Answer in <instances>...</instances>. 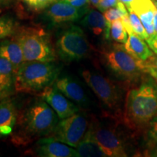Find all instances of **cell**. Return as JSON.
I'll list each match as a JSON object with an SVG mask.
<instances>
[{"label":"cell","instance_id":"cell-1","mask_svg":"<svg viewBox=\"0 0 157 157\" xmlns=\"http://www.w3.org/2000/svg\"><path fill=\"white\" fill-rule=\"evenodd\" d=\"M58 122V115L47 102L34 101L18 113L15 143L25 145L37 138L49 136Z\"/></svg>","mask_w":157,"mask_h":157},{"label":"cell","instance_id":"cell-2","mask_svg":"<svg viewBox=\"0 0 157 157\" xmlns=\"http://www.w3.org/2000/svg\"><path fill=\"white\" fill-rule=\"evenodd\" d=\"M157 117V89L151 84H143L130 90L125 100L123 123L135 132L146 129L149 123Z\"/></svg>","mask_w":157,"mask_h":157},{"label":"cell","instance_id":"cell-3","mask_svg":"<svg viewBox=\"0 0 157 157\" xmlns=\"http://www.w3.org/2000/svg\"><path fill=\"white\" fill-rule=\"evenodd\" d=\"M60 71V68L53 62H24L15 74V90L19 93H42L54 84Z\"/></svg>","mask_w":157,"mask_h":157},{"label":"cell","instance_id":"cell-4","mask_svg":"<svg viewBox=\"0 0 157 157\" xmlns=\"http://www.w3.org/2000/svg\"><path fill=\"white\" fill-rule=\"evenodd\" d=\"M101 55L105 66L123 81L134 82L146 73L144 61L135 58L121 43H113L102 49Z\"/></svg>","mask_w":157,"mask_h":157},{"label":"cell","instance_id":"cell-5","mask_svg":"<svg viewBox=\"0 0 157 157\" xmlns=\"http://www.w3.org/2000/svg\"><path fill=\"white\" fill-rule=\"evenodd\" d=\"M15 39L22 48L24 62H54L56 54L50 36L39 27L19 28Z\"/></svg>","mask_w":157,"mask_h":157},{"label":"cell","instance_id":"cell-6","mask_svg":"<svg viewBox=\"0 0 157 157\" xmlns=\"http://www.w3.org/2000/svg\"><path fill=\"white\" fill-rule=\"evenodd\" d=\"M82 76L103 106L116 117H122V96L117 84L110 78L90 70L83 71Z\"/></svg>","mask_w":157,"mask_h":157},{"label":"cell","instance_id":"cell-7","mask_svg":"<svg viewBox=\"0 0 157 157\" xmlns=\"http://www.w3.org/2000/svg\"><path fill=\"white\" fill-rule=\"evenodd\" d=\"M57 53L66 62L78 61L87 58L91 51V46L83 30L73 25L65 31L56 43Z\"/></svg>","mask_w":157,"mask_h":157},{"label":"cell","instance_id":"cell-8","mask_svg":"<svg viewBox=\"0 0 157 157\" xmlns=\"http://www.w3.org/2000/svg\"><path fill=\"white\" fill-rule=\"evenodd\" d=\"M87 135L98 143L106 156H128L124 138L113 127H107L96 121L90 125Z\"/></svg>","mask_w":157,"mask_h":157},{"label":"cell","instance_id":"cell-9","mask_svg":"<svg viewBox=\"0 0 157 157\" xmlns=\"http://www.w3.org/2000/svg\"><path fill=\"white\" fill-rule=\"evenodd\" d=\"M89 128L90 124L87 117L77 112L58 121L54 130L48 137L76 148L83 140Z\"/></svg>","mask_w":157,"mask_h":157},{"label":"cell","instance_id":"cell-10","mask_svg":"<svg viewBox=\"0 0 157 157\" xmlns=\"http://www.w3.org/2000/svg\"><path fill=\"white\" fill-rule=\"evenodd\" d=\"M40 96L56 111L60 119H66L78 112V107L55 85L45 88L40 93Z\"/></svg>","mask_w":157,"mask_h":157},{"label":"cell","instance_id":"cell-11","mask_svg":"<svg viewBox=\"0 0 157 157\" xmlns=\"http://www.w3.org/2000/svg\"><path fill=\"white\" fill-rule=\"evenodd\" d=\"M35 151L37 156L43 157H78V152L73 147L52 137H44L38 141Z\"/></svg>","mask_w":157,"mask_h":157},{"label":"cell","instance_id":"cell-12","mask_svg":"<svg viewBox=\"0 0 157 157\" xmlns=\"http://www.w3.org/2000/svg\"><path fill=\"white\" fill-rule=\"evenodd\" d=\"M82 15L79 10L66 0L55 2L48 7L46 12L47 17L54 24L76 21Z\"/></svg>","mask_w":157,"mask_h":157},{"label":"cell","instance_id":"cell-13","mask_svg":"<svg viewBox=\"0 0 157 157\" xmlns=\"http://www.w3.org/2000/svg\"><path fill=\"white\" fill-rule=\"evenodd\" d=\"M54 85L68 99L81 106H87L90 101L83 87L71 76H63L55 82Z\"/></svg>","mask_w":157,"mask_h":157},{"label":"cell","instance_id":"cell-14","mask_svg":"<svg viewBox=\"0 0 157 157\" xmlns=\"http://www.w3.org/2000/svg\"><path fill=\"white\" fill-rule=\"evenodd\" d=\"M156 6L152 0H134L131 3L129 8L140 19L143 26L148 34V38L156 34L154 26V15Z\"/></svg>","mask_w":157,"mask_h":157},{"label":"cell","instance_id":"cell-15","mask_svg":"<svg viewBox=\"0 0 157 157\" xmlns=\"http://www.w3.org/2000/svg\"><path fill=\"white\" fill-rule=\"evenodd\" d=\"M18 112L8 98L0 101V137L8 136L17 124Z\"/></svg>","mask_w":157,"mask_h":157},{"label":"cell","instance_id":"cell-16","mask_svg":"<svg viewBox=\"0 0 157 157\" xmlns=\"http://www.w3.org/2000/svg\"><path fill=\"white\" fill-rule=\"evenodd\" d=\"M15 74L11 63L0 56V101L8 98L15 90Z\"/></svg>","mask_w":157,"mask_h":157},{"label":"cell","instance_id":"cell-17","mask_svg":"<svg viewBox=\"0 0 157 157\" xmlns=\"http://www.w3.org/2000/svg\"><path fill=\"white\" fill-rule=\"evenodd\" d=\"M0 56L11 63L15 71L24 63L22 48L15 39L4 40L0 43Z\"/></svg>","mask_w":157,"mask_h":157},{"label":"cell","instance_id":"cell-18","mask_svg":"<svg viewBox=\"0 0 157 157\" xmlns=\"http://www.w3.org/2000/svg\"><path fill=\"white\" fill-rule=\"evenodd\" d=\"M125 50L135 58L145 61L152 56L153 52L148 44L136 34H129L127 42L124 44Z\"/></svg>","mask_w":157,"mask_h":157},{"label":"cell","instance_id":"cell-19","mask_svg":"<svg viewBox=\"0 0 157 157\" xmlns=\"http://www.w3.org/2000/svg\"><path fill=\"white\" fill-rule=\"evenodd\" d=\"M82 25L89 29L94 35H103L105 38L107 32V22L104 15L95 10H90L81 21Z\"/></svg>","mask_w":157,"mask_h":157},{"label":"cell","instance_id":"cell-20","mask_svg":"<svg viewBox=\"0 0 157 157\" xmlns=\"http://www.w3.org/2000/svg\"><path fill=\"white\" fill-rule=\"evenodd\" d=\"M75 149L79 156H106L98 143L87 134L85 135L83 140L78 143Z\"/></svg>","mask_w":157,"mask_h":157},{"label":"cell","instance_id":"cell-21","mask_svg":"<svg viewBox=\"0 0 157 157\" xmlns=\"http://www.w3.org/2000/svg\"><path fill=\"white\" fill-rule=\"evenodd\" d=\"M19 28L18 23L13 17L0 16V39L14 36Z\"/></svg>","mask_w":157,"mask_h":157},{"label":"cell","instance_id":"cell-22","mask_svg":"<svg viewBox=\"0 0 157 157\" xmlns=\"http://www.w3.org/2000/svg\"><path fill=\"white\" fill-rule=\"evenodd\" d=\"M127 34L128 33L124 27L121 19H117L111 22L109 27V39H111L116 42L124 44L128 39Z\"/></svg>","mask_w":157,"mask_h":157},{"label":"cell","instance_id":"cell-23","mask_svg":"<svg viewBox=\"0 0 157 157\" xmlns=\"http://www.w3.org/2000/svg\"><path fill=\"white\" fill-rule=\"evenodd\" d=\"M128 14L126 6L121 2H118L115 7H111L105 12H103V15L107 22V29H109L111 22L117 19H121L125 15Z\"/></svg>","mask_w":157,"mask_h":157},{"label":"cell","instance_id":"cell-24","mask_svg":"<svg viewBox=\"0 0 157 157\" xmlns=\"http://www.w3.org/2000/svg\"><path fill=\"white\" fill-rule=\"evenodd\" d=\"M129 17L135 34L144 40H147L148 39V34H147L146 30L145 29L139 17L131 10H129Z\"/></svg>","mask_w":157,"mask_h":157},{"label":"cell","instance_id":"cell-25","mask_svg":"<svg viewBox=\"0 0 157 157\" xmlns=\"http://www.w3.org/2000/svg\"><path fill=\"white\" fill-rule=\"evenodd\" d=\"M57 0H23L29 8L34 11H40L47 9Z\"/></svg>","mask_w":157,"mask_h":157},{"label":"cell","instance_id":"cell-26","mask_svg":"<svg viewBox=\"0 0 157 157\" xmlns=\"http://www.w3.org/2000/svg\"><path fill=\"white\" fill-rule=\"evenodd\" d=\"M146 73H148L157 82V54L151 56L144 61Z\"/></svg>","mask_w":157,"mask_h":157},{"label":"cell","instance_id":"cell-27","mask_svg":"<svg viewBox=\"0 0 157 157\" xmlns=\"http://www.w3.org/2000/svg\"><path fill=\"white\" fill-rule=\"evenodd\" d=\"M66 1L71 5H73L74 7H76L78 10H79V11L82 14L87 13L90 10V0H66Z\"/></svg>","mask_w":157,"mask_h":157},{"label":"cell","instance_id":"cell-28","mask_svg":"<svg viewBox=\"0 0 157 157\" xmlns=\"http://www.w3.org/2000/svg\"><path fill=\"white\" fill-rule=\"evenodd\" d=\"M146 129L148 131L149 139L154 142H157V117L149 123Z\"/></svg>","mask_w":157,"mask_h":157},{"label":"cell","instance_id":"cell-29","mask_svg":"<svg viewBox=\"0 0 157 157\" xmlns=\"http://www.w3.org/2000/svg\"><path fill=\"white\" fill-rule=\"evenodd\" d=\"M119 0H100L98 9L101 12H105L111 7H115Z\"/></svg>","mask_w":157,"mask_h":157},{"label":"cell","instance_id":"cell-30","mask_svg":"<svg viewBox=\"0 0 157 157\" xmlns=\"http://www.w3.org/2000/svg\"><path fill=\"white\" fill-rule=\"evenodd\" d=\"M121 22L123 23L124 27V29H126L127 32L128 33V34H134V31H133L132 24H131L130 20H129V13L127 15H125L124 16H123L121 18Z\"/></svg>","mask_w":157,"mask_h":157},{"label":"cell","instance_id":"cell-31","mask_svg":"<svg viewBox=\"0 0 157 157\" xmlns=\"http://www.w3.org/2000/svg\"><path fill=\"white\" fill-rule=\"evenodd\" d=\"M146 42L151 50L157 54V34H155L154 36L148 38L146 40Z\"/></svg>","mask_w":157,"mask_h":157},{"label":"cell","instance_id":"cell-32","mask_svg":"<svg viewBox=\"0 0 157 157\" xmlns=\"http://www.w3.org/2000/svg\"><path fill=\"white\" fill-rule=\"evenodd\" d=\"M15 0H0V8L7 7L13 5Z\"/></svg>","mask_w":157,"mask_h":157},{"label":"cell","instance_id":"cell-33","mask_svg":"<svg viewBox=\"0 0 157 157\" xmlns=\"http://www.w3.org/2000/svg\"><path fill=\"white\" fill-rule=\"evenodd\" d=\"M153 23H154V26L155 31H156V33L157 34V7L154 11V21H153Z\"/></svg>","mask_w":157,"mask_h":157},{"label":"cell","instance_id":"cell-34","mask_svg":"<svg viewBox=\"0 0 157 157\" xmlns=\"http://www.w3.org/2000/svg\"><path fill=\"white\" fill-rule=\"evenodd\" d=\"M119 1L121 2H122L124 5L126 6L127 9H129L131 3H132L134 0H119Z\"/></svg>","mask_w":157,"mask_h":157},{"label":"cell","instance_id":"cell-35","mask_svg":"<svg viewBox=\"0 0 157 157\" xmlns=\"http://www.w3.org/2000/svg\"><path fill=\"white\" fill-rule=\"evenodd\" d=\"M99 1L100 0H90V4L93 6V7H98V4H99Z\"/></svg>","mask_w":157,"mask_h":157},{"label":"cell","instance_id":"cell-36","mask_svg":"<svg viewBox=\"0 0 157 157\" xmlns=\"http://www.w3.org/2000/svg\"><path fill=\"white\" fill-rule=\"evenodd\" d=\"M154 4H155V5H156V7H157V1H155V2H154Z\"/></svg>","mask_w":157,"mask_h":157},{"label":"cell","instance_id":"cell-37","mask_svg":"<svg viewBox=\"0 0 157 157\" xmlns=\"http://www.w3.org/2000/svg\"><path fill=\"white\" fill-rule=\"evenodd\" d=\"M156 89H157V85H156Z\"/></svg>","mask_w":157,"mask_h":157}]
</instances>
